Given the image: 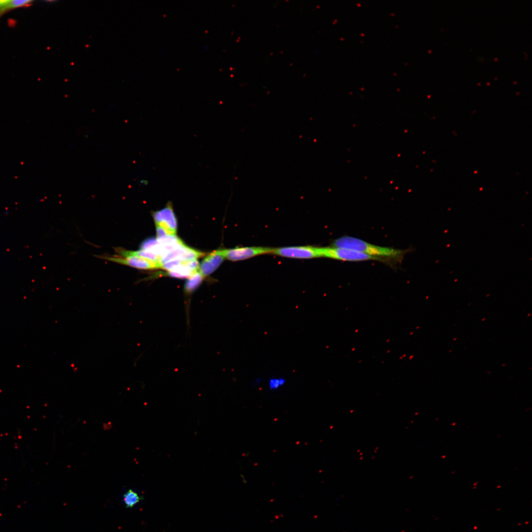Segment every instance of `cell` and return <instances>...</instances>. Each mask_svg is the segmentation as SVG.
I'll list each match as a JSON object with an SVG mask.
<instances>
[{
	"mask_svg": "<svg viewBox=\"0 0 532 532\" xmlns=\"http://www.w3.org/2000/svg\"><path fill=\"white\" fill-rule=\"evenodd\" d=\"M33 1V0H9L7 4L0 10V18L8 11L31 5Z\"/></svg>",
	"mask_w": 532,
	"mask_h": 532,
	"instance_id": "10",
	"label": "cell"
},
{
	"mask_svg": "<svg viewBox=\"0 0 532 532\" xmlns=\"http://www.w3.org/2000/svg\"><path fill=\"white\" fill-rule=\"evenodd\" d=\"M332 245L364 253L378 258L382 262L401 259L406 253V250L376 245L350 236L338 238L333 241Z\"/></svg>",
	"mask_w": 532,
	"mask_h": 532,
	"instance_id": "1",
	"label": "cell"
},
{
	"mask_svg": "<svg viewBox=\"0 0 532 532\" xmlns=\"http://www.w3.org/2000/svg\"><path fill=\"white\" fill-rule=\"evenodd\" d=\"M199 263L197 259L181 261L173 270L168 271V276L178 278H189L199 268Z\"/></svg>",
	"mask_w": 532,
	"mask_h": 532,
	"instance_id": "8",
	"label": "cell"
},
{
	"mask_svg": "<svg viewBox=\"0 0 532 532\" xmlns=\"http://www.w3.org/2000/svg\"><path fill=\"white\" fill-rule=\"evenodd\" d=\"M262 378H257L253 381L252 385L253 386H257L262 382Z\"/></svg>",
	"mask_w": 532,
	"mask_h": 532,
	"instance_id": "14",
	"label": "cell"
},
{
	"mask_svg": "<svg viewBox=\"0 0 532 532\" xmlns=\"http://www.w3.org/2000/svg\"><path fill=\"white\" fill-rule=\"evenodd\" d=\"M270 254L285 258L299 259L322 257L321 247L313 246L272 248Z\"/></svg>",
	"mask_w": 532,
	"mask_h": 532,
	"instance_id": "2",
	"label": "cell"
},
{
	"mask_svg": "<svg viewBox=\"0 0 532 532\" xmlns=\"http://www.w3.org/2000/svg\"><path fill=\"white\" fill-rule=\"evenodd\" d=\"M97 257L104 260L140 269H153L160 268L156 264L145 258L134 255H99Z\"/></svg>",
	"mask_w": 532,
	"mask_h": 532,
	"instance_id": "5",
	"label": "cell"
},
{
	"mask_svg": "<svg viewBox=\"0 0 532 532\" xmlns=\"http://www.w3.org/2000/svg\"><path fill=\"white\" fill-rule=\"evenodd\" d=\"M153 217L156 225L163 227L171 234H176L177 220L170 201L163 208L154 212Z\"/></svg>",
	"mask_w": 532,
	"mask_h": 532,
	"instance_id": "6",
	"label": "cell"
},
{
	"mask_svg": "<svg viewBox=\"0 0 532 532\" xmlns=\"http://www.w3.org/2000/svg\"><path fill=\"white\" fill-rule=\"evenodd\" d=\"M286 383V380L283 377H272L268 381V387L270 391H276L283 387Z\"/></svg>",
	"mask_w": 532,
	"mask_h": 532,
	"instance_id": "12",
	"label": "cell"
},
{
	"mask_svg": "<svg viewBox=\"0 0 532 532\" xmlns=\"http://www.w3.org/2000/svg\"><path fill=\"white\" fill-rule=\"evenodd\" d=\"M142 499L132 490H128L123 496L124 501L127 507H133Z\"/></svg>",
	"mask_w": 532,
	"mask_h": 532,
	"instance_id": "11",
	"label": "cell"
},
{
	"mask_svg": "<svg viewBox=\"0 0 532 532\" xmlns=\"http://www.w3.org/2000/svg\"><path fill=\"white\" fill-rule=\"evenodd\" d=\"M224 259L223 249L213 251L202 260L199 266V271L203 277L208 276L220 266Z\"/></svg>",
	"mask_w": 532,
	"mask_h": 532,
	"instance_id": "7",
	"label": "cell"
},
{
	"mask_svg": "<svg viewBox=\"0 0 532 532\" xmlns=\"http://www.w3.org/2000/svg\"><path fill=\"white\" fill-rule=\"evenodd\" d=\"M321 253L322 257L341 261L359 262L377 260L381 261L378 258L364 253L334 246L321 247Z\"/></svg>",
	"mask_w": 532,
	"mask_h": 532,
	"instance_id": "3",
	"label": "cell"
},
{
	"mask_svg": "<svg viewBox=\"0 0 532 532\" xmlns=\"http://www.w3.org/2000/svg\"><path fill=\"white\" fill-rule=\"evenodd\" d=\"M272 248L262 246L241 247L223 249L225 259L232 261L246 260L255 256L270 254Z\"/></svg>",
	"mask_w": 532,
	"mask_h": 532,
	"instance_id": "4",
	"label": "cell"
},
{
	"mask_svg": "<svg viewBox=\"0 0 532 532\" xmlns=\"http://www.w3.org/2000/svg\"><path fill=\"white\" fill-rule=\"evenodd\" d=\"M8 1L9 0H0V10L4 7Z\"/></svg>",
	"mask_w": 532,
	"mask_h": 532,
	"instance_id": "15",
	"label": "cell"
},
{
	"mask_svg": "<svg viewBox=\"0 0 532 532\" xmlns=\"http://www.w3.org/2000/svg\"><path fill=\"white\" fill-rule=\"evenodd\" d=\"M204 277L198 270L194 273L185 283L184 290L187 295L192 293L201 283Z\"/></svg>",
	"mask_w": 532,
	"mask_h": 532,
	"instance_id": "9",
	"label": "cell"
},
{
	"mask_svg": "<svg viewBox=\"0 0 532 532\" xmlns=\"http://www.w3.org/2000/svg\"><path fill=\"white\" fill-rule=\"evenodd\" d=\"M159 243L157 238L149 237L142 242L140 249L152 251Z\"/></svg>",
	"mask_w": 532,
	"mask_h": 532,
	"instance_id": "13",
	"label": "cell"
}]
</instances>
